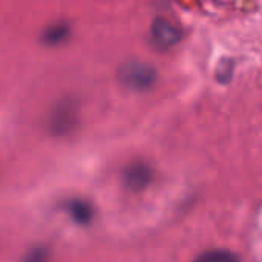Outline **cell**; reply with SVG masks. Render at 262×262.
<instances>
[{"instance_id":"1","label":"cell","mask_w":262,"mask_h":262,"mask_svg":"<svg viewBox=\"0 0 262 262\" xmlns=\"http://www.w3.org/2000/svg\"><path fill=\"white\" fill-rule=\"evenodd\" d=\"M117 77L123 86L132 91H147L157 80V71L146 61L129 60L118 68Z\"/></svg>"},{"instance_id":"2","label":"cell","mask_w":262,"mask_h":262,"mask_svg":"<svg viewBox=\"0 0 262 262\" xmlns=\"http://www.w3.org/2000/svg\"><path fill=\"white\" fill-rule=\"evenodd\" d=\"M78 106L74 100L60 101L49 118V129L54 135L69 134L78 123Z\"/></svg>"},{"instance_id":"3","label":"cell","mask_w":262,"mask_h":262,"mask_svg":"<svg viewBox=\"0 0 262 262\" xmlns=\"http://www.w3.org/2000/svg\"><path fill=\"white\" fill-rule=\"evenodd\" d=\"M152 169L143 163V161H135L132 164H129L124 172H123V181L124 186L130 190H143L146 189L150 181H152Z\"/></svg>"},{"instance_id":"4","label":"cell","mask_w":262,"mask_h":262,"mask_svg":"<svg viewBox=\"0 0 262 262\" xmlns=\"http://www.w3.org/2000/svg\"><path fill=\"white\" fill-rule=\"evenodd\" d=\"M152 38L160 48H170L180 40L178 28L166 18H157L152 23Z\"/></svg>"},{"instance_id":"5","label":"cell","mask_w":262,"mask_h":262,"mask_svg":"<svg viewBox=\"0 0 262 262\" xmlns=\"http://www.w3.org/2000/svg\"><path fill=\"white\" fill-rule=\"evenodd\" d=\"M69 212L72 215V218L80 223V224H86L92 220V215H94V210L92 207L86 203V201H81V200H77V201H72L71 206H69Z\"/></svg>"},{"instance_id":"6","label":"cell","mask_w":262,"mask_h":262,"mask_svg":"<svg viewBox=\"0 0 262 262\" xmlns=\"http://www.w3.org/2000/svg\"><path fill=\"white\" fill-rule=\"evenodd\" d=\"M68 34H69V28L66 23H55L46 28L43 34V40L48 45H58L68 37Z\"/></svg>"},{"instance_id":"7","label":"cell","mask_w":262,"mask_h":262,"mask_svg":"<svg viewBox=\"0 0 262 262\" xmlns=\"http://www.w3.org/2000/svg\"><path fill=\"white\" fill-rule=\"evenodd\" d=\"M193 262H241V259L229 250H210L200 255Z\"/></svg>"},{"instance_id":"8","label":"cell","mask_w":262,"mask_h":262,"mask_svg":"<svg viewBox=\"0 0 262 262\" xmlns=\"http://www.w3.org/2000/svg\"><path fill=\"white\" fill-rule=\"evenodd\" d=\"M48 261V250L45 247H35L26 253L23 262H46Z\"/></svg>"}]
</instances>
